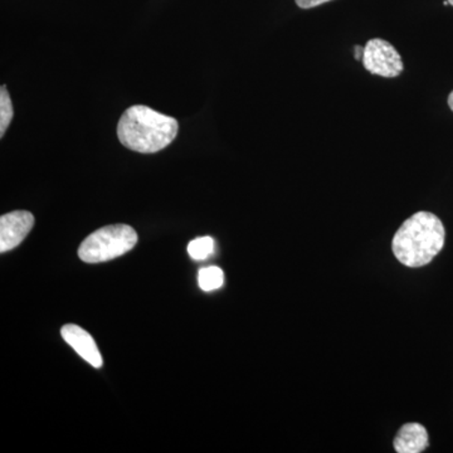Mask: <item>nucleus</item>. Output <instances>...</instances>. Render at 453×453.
Segmentation results:
<instances>
[{"instance_id":"obj_14","label":"nucleus","mask_w":453,"mask_h":453,"mask_svg":"<svg viewBox=\"0 0 453 453\" xmlns=\"http://www.w3.org/2000/svg\"><path fill=\"white\" fill-rule=\"evenodd\" d=\"M449 4L453 5V0H449Z\"/></svg>"},{"instance_id":"obj_7","label":"nucleus","mask_w":453,"mask_h":453,"mask_svg":"<svg viewBox=\"0 0 453 453\" xmlns=\"http://www.w3.org/2000/svg\"><path fill=\"white\" fill-rule=\"evenodd\" d=\"M428 445L427 429L419 423H407L395 438V449L398 453H421Z\"/></svg>"},{"instance_id":"obj_4","label":"nucleus","mask_w":453,"mask_h":453,"mask_svg":"<svg viewBox=\"0 0 453 453\" xmlns=\"http://www.w3.org/2000/svg\"><path fill=\"white\" fill-rule=\"evenodd\" d=\"M363 65L369 73L387 79L399 76L403 71V62L398 50L389 42L380 38L366 42Z\"/></svg>"},{"instance_id":"obj_9","label":"nucleus","mask_w":453,"mask_h":453,"mask_svg":"<svg viewBox=\"0 0 453 453\" xmlns=\"http://www.w3.org/2000/svg\"><path fill=\"white\" fill-rule=\"evenodd\" d=\"M214 247H216V243H214L213 238L205 235V237L196 238L188 244V253L196 261H203L213 255Z\"/></svg>"},{"instance_id":"obj_12","label":"nucleus","mask_w":453,"mask_h":453,"mask_svg":"<svg viewBox=\"0 0 453 453\" xmlns=\"http://www.w3.org/2000/svg\"><path fill=\"white\" fill-rule=\"evenodd\" d=\"M354 50H356L357 61H359V59H362L363 61V56H365V47L356 46L354 47Z\"/></svg>"},{"instance_id":"obj_10","label":"nucleus","mask_w":453,"mask_h":453,"mask_svg":"<svg viewBox=\"0 0 453 453\" xmlns=\"http://www.w3.org/2000/svg\"><path fill=\"white\" fill-rule=\"evenodd\" d=\"M14 111L13 106H12V100L9 97L8 89L5 86H2L0 88V136H4L5 131H7L9 124L13 119Z\"/></svg>"},{"instance_id":"obj_11","label":"nucleus","mask_w":453,"mask_h":453,"mask_svg":"<svg viewBox=\"0 0 453 453\" xmlns=\"http://www.w3.org/2000/svg\"><path fill=\"white\" fill-rule=\"evenodd\" d=\"M301 9H311L324 4V3L332 2V0H295Z\"/></svg>"},{"instance_id":"obj_1","label":"nucleus","mask_w":453,"mask_h":453,"mask_svg":"<svg viewBox=\"0 0 453 453\" xmlns=\"http://www.w3.org/2000/svg\"><path fill=\"white\" fill-rule=\"evenodd\" d=\"M445 237V226L436 214L418 211L399 226L393 237V253L404 266H426L442 251Z\"/></svg>"},{"instance_id":"obj_2","label":"nucleus","mask_w":453,"mask_h":453,"mask_svg":"<svg viewBox=\"0 0 453 453\" xmlns=\"http://www.w3.org/2000/svg\"><path fill=\"white\" fill-rule=\"evenodd\" d=\"M179 125L174 118L144 105L131 106L122 113L118 125L119 140L125 148L142 154L163 150L177 138Z\"/></svg>"},{"instance_id":"obj_8","label":"nucleus","mask_w":453,"mask_h":453,"mask_svg":"<svg viewBox=\"0 0 453 453\" xmlns=\"http://www.w3.org/2000/svg\"><path fill=\"white\" fill-rule=\"evenodd\" d=\"M198 283L203 291L219 290L225 283V273L217 266L202 268L198 273Z\"/></svg>"},{"instance_id":"obj_13","label":"nucleus","mask_w":453,"mask_h":453,"mask_svg":"<svg viewBox=\"0 0 453 453\" xmlns=\"http://www.w3.org/2000/svg\"><path fill=\"white\" fill-rule=\"evenodd\" d=\"M449 109H451L453 111V91L451 92V94H449Z\"/></svg>"},{"instance_id":"obj_3","label":"nucleus","mask_w":453,"mask_h":453,"mask_svg":"<svg viewBox=\"0 0 453 453\" xmlns=\"http://www.w3.org/2000/svg\"><path fill=\"white\" fill-rule=\"evenodd\" d=\"M138 243L133 226L112 225L103 226L88 235L79 249V257L86 264L111 261L131 251Z\"/></svg>"},{"instance_id":"obj_6","label":"nucleus","mask_w":453,"mask_h":453,"mask_svg":"<svg viewBox=\"0 0 453 453\" xmlns=\"http://www.w3.org/2000/svg\"><path fill=\"white\" fill-rule=\"evenodd\" d=\"M61 334L65 342L88 365L94 368L103 366V357L98 351L96 342L86 330H83L79 325L68 324L62 327Z\"/></svg>"},{"instance_id":"obj_5","label":"nucleus","mask_w":453,"mask_h":453,"mask_svg":"<svg viewBox=\"0 0 453 453\" xmlns=\"http://www.w3.org/2000/svg\"><path fill=\"white\" fill-rule=\"evenodd\" d=\"M35 226L31 211H16L0 217V252L12 251L26 240Z\"/></svg>"}]
</instances>
